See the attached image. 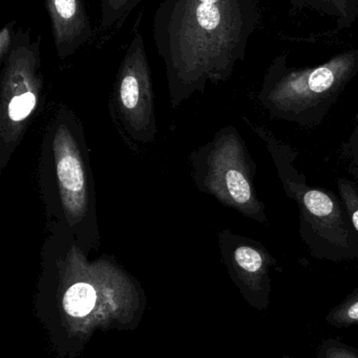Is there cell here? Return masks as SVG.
Masks as SVG:
<instances>
[{
    "label": "cell",
    "instance_id": "obj_6",
    "mask_svg": "<svg viewBox=\"0 0 358 358\" xmlns=\"http://www.w3.org/2000/svg\"><path fill=\"white\" fill-rule=\"evenodd\" d=\"M195 180L201 191L259 222L267 221L265 206L254 189L256 166L237 130L224 128L193 153Z\"/></svg>",
    "mask_w": 358,
    "mask_h": 358
},
{
    "label": "cell",
    "instance_id": "obj_11",
    "mask_svg": "<svg viewBox=\"0 0 358 358\" xmlns=\"http://www.w3.org/2000/svg\"><path fill=\"white\" fill-rule=\"evenodd\" d=\"M329 16L336 17L340 29H348L358 19V0H319Z\"/></svg>",
    "mask_w": 358,
    "mask_h": 358
},
{
    "label": "cell",
    "instance_id": "obj_14",
    "mask_svg": "<svg viewBox=\"0 0 358 358\" xmlns=\"http://www.w3.org/2000/svg\"><path fill=\"white\" fill-rule=\"evenodd\" d=\"M346 147L348 149L347 155L349 157L350 172L355 178L358 179V125Z\"/></svg>",
    "mask_w": 358,
    "mask_h": 358
},
{
    "label": "cell",
    "instance_id": "obj_3",
    "mask_svg": "<svg viewBox=\"0 0 358 358\" xmlns=\"http://www.w3.org/2000/svg\"><path fill=\"white\" fill-rule=\"evenodd\" d=\"M357 71L358 48L307 69L288 67L286 57L279 56L267 71L259 99L275 119L302 126L317 125Z\"/></svg>",
    "mask_w": 358,
    "mask_h": 358
},
{
    "label": "cell",
    "instance_id": "obj_8",
    "mask_svg": "<svg viewBox=\"0 0 358 358\" xmlns=\"http://www.w3.org/2000/svg\"><path fill=\"white\" fill-rule=\"evenodd\" d=\"M57 56L67 59L95 37L84 0H46Z\"/></svg>",
    "mask_w": 358,
    "mask_h": 358
},
{
    "label": "cell",
    "instance_id": "obj_9",
    "mask_svg": "<svg viewBox=\"0 0 358 358\" xmlns=\"http://www.w3.org/2000/svg\"><path fill=\"white\" fill-rule=\"evenodd\" d=\"M141 1L142 0H100V20L95 31L97 41H105L117 33Z\"/></svg>",
    "mask_w": 358,
    "mask_h": 358
},
{
    "label": "cell",
    "instance_id": "obj_1",
    "mask_svg": "<svg viewBox=\"0 0 358 358\" xmlns=\"http://www.w3.org/2000/svg\"><path fill=\"white\" fill-rule=\"evenodd\" d=\"M260 20L256 0H162L153 35L174 106L208 82L226 81Z\"/></svg>",
    "mask_w": 358,
    "mask_h": 358
},
{
    "label": "cell",
    "instance_id": "obj_13",
    "mask_svg": "<svg viewBox=\"0 0 358 358\" xmlns=\"http://www.w3.org/2000/svg\"><path fill=\"white\" fill-rule=\"evenodd\" d=\"M15 23L16 22L14 20L10 21L2 27L0 31V64L1 66H4L6 58L12 50L15 31H14Z\"/></svg>",
    "mask_w": 358,
    "mask_h": 358
},
{
    "label": "cell",
    "instance_id": "obj_2",
    "mask_svg": "<svg viewBox=\"0 0 358 358\" xmlns=\"http://www.w3.org/2000/svg\"><path fill=\"white\" fill-rule=\"evenodd\" d=\"M40 187L50 222L67 225L84 250L98 245L94 178L84 130L65 106L57 111L44 134Z\"/></svg>",
    "mask_w": 358,
    "mask_h": 358
},
{
    "label": "cell",
    "instance_id": "obj_16",
    "mask_svg": "<svg viewBox=\"0 0 358 358\" xmlns=\"http://www.w3.org/2000/svg\"><path fill=\"white\" fill-rule=\"evenodd\" d=\"M348 317L352 320H358V302L354 303V304L349 308Z\"/></svg>",
    "mask_w": 358,
    "mask_h": 358
},
{
    "label": "cell",
    "instance_id": "obj_12",
    "mask_svg": "<svg viewBox=\"0 0 358 358\" xmlns=\"http://www.w3.org/2000/svg\"><path fill=\"white\" fill-rule=\"evenodd\" d=\"M338 191L340 199L346 208L351 223L358 233V187L346 178L338 179Z\"/></svg>",
    "mask_w": 358,
    "mask_h": 358
},
{
    "label": "cell",
    "instance_id": "obj_10",
    "mask_svg": "<svg viewBox=\"0 0 358 358\" xmlns=\"http://www.w3.org/2000/svg\"><path fill=\"white\" fill-rule=\"evenodd\" d=\"M96 301L97 292L92 284L88 282H76L65 292L63 307L71 317H81L88 315L92 310Z\"/></svg>",
    "mask_w": 358,
    "mask_h": 358
},
{
    "label": "cell",
    "instance_id": "obj_15",
    "mask_svg": "<svg viewBox=\"0 0 358 358\" xmlns=\"http://www.w3.org/2000/svg\"><path fill=\"white\" fill-rule=\"evenodd\" d=\"M290 3L292 6L296 8H311L313 10H319V12L325 13V8H324L323 4L321 3L319 0H289Z\"/></svg>",
    "mask_w": 358,
    "mask_h": 358
},
{
    "label": "cell",
    "instance_id": "obj_4",
    "mask_svg": "<svg viewBox=\"0 0 358 358\" xmlns=\"http://www.w3.org/2000/svg\"><path fill=\"white\" fill-rule=\"evenodd\" d=\"M261 136L273 153L286 193L298 203L301 235L311 252L329 257L358 255V233L344 204L333 194L309 187L292 164L286 162L282 145L266 130Z\"/></svg>",
    "mask_w": 358,
    "mask_h": 358
},
{
    "label": "cell",
    "instance_id": "obj_5",
    "mask_svg": "<svg viewBox=\"0 0 358 358\" xmlns=\"http://www.w3.org/2000/svg\"><path fill=\"white\" fill-rule=\"evenodd\" d=\"M40 36L15 31L12 50L2 66L0 84V170L20 145L43 96Z\"/></svg>",
    "mask_w": 358,
    "mask_h": 358
},
{
    "label": "cell",
    "instance_id": "obj_7",
    "mask_svg": "<svg viewBox=\"0 0 358 358\" xmlns=\"http://www.w3.org/2000/svg\"><path fill=\"white\" fill-rule=\"evenodd\" d=\"M118 117L134 140L147 143L155 138V105L153 80L144 39L135 34L120 64L116 79Z\"/></svg>",
    "mask_w": 358,
    "mask_h": 358
}]
</instances>
